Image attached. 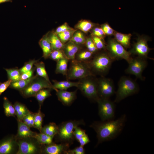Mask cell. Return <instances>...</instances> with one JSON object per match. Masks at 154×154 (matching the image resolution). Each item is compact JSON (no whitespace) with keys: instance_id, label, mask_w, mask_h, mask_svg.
Segmentation results:
<instances>
[{"instance_id":"obj_1","label":"cell","mask_w":154,"mask_h":154,"mask_svg":"<svg viewBox=\"0 0 154 154\" xmlns=\"http://www.w3.org/2000/svg\"><path fill=\"white\" fill-rule=\"evenodd\" d=\"M125 115L115 120L95 121L90 126L97 133L98 143L114 139L122 130L126 119Z\"/></svg>"},{"instance_id":"obj_2","label":"cell","mask_w":154,"mask_h":154,"mask_svg":"<svg viewBox=\"0 0 154 154\" xmlns=\"http://www.w3.org/2000/svg\"><path fill=\"white\" fill-rule=\"evenodd\" d=\"M106 50L96 53L92 59L88 62L93 74L104 76L108 72L112 62Z\"/></svg>"},{"instance_id":"obj_3","label":"cell","mask_w":154,"mask_h":154,"mask_svg":"<svg viewBox=\"0 0 154 154\" xmlns=\"http://www.w3.org/2000/svg\"><path fill=\"white\" fill-rule=\"evenodd\" d=\"M66 75L67 80H80L91 76H95L92 73L88 62L74 59L71 60Z\"/></svg>"},{"instance_id":"obj_4","label":"cell","mask_w":154,"mask_h":154,"mask_svg":"<svg viewBox=\"0 0 154 154\" xmlns=\"http://www.w3.org/2000/svg\"><path fill=\"white\" fill-rule=\"evenodd\" d=\"M139 90L138 85L134 80L127 76L121 77L118 82L114 102H119L125 98L136 93Z\"/></svg>"},{"instance_id":"obj_5","label":"cell","mask_w":154,"mask_h":154,"mask_svg":"<svg viewBox=\"0 0 154 154\" xmlns=\"http://www.w3.org/2000/svg\"><path fill=\"white\" fill-rule=\"evenodd\" d=\"M113 61L123 59L128 64L132 58L129 51L114 38H109L106 44V50Z\"/></svg>"},{"instance_id":"obj_6","label":"cell","mask_w":154,"mask_h":154,"mask_svg":"<svg viewBox=\"0 0 154 154\" xmlns=\"http://www.w3.org/2000/svg\"><path fill=\"white\" fill-rule=\"evenodd\" d=\"M89 76L79 80L77 88L89 99L96 101L99 98L98 93L97 79Z\"/></svg>"},{"instance_id":"obj_7","label":"cell","mask_w":154,"mask_h":154,"mask_svg":"<svg viewBox=\"0 0 154 154\" xmlns=\"http://www.w3.org/2000/svg\"><path fill=\"white\" fill-rule=\"evenodd\" d=\"M84 124L83 121L70 120L62 123L58 127L57 135L59 139L64 143H69L74 138V131L75 127Z\"/></svg>"},{"instance_id":"obj_8","label":"cell","mask_w":154,"mask_h":154,"mask_svg":"<svg viewBox=\"0 0 154 154\" xmlns=\"http://www.w3.org/2000/svg\"><path fill=\"white\" fill-rule=\"evenodd\" d=\"M44 88L54 90L52 84L44 78L37 76L25 88L20 92L24 97L29 98L34 97L39 91Z\"/></svg>"},{"instance_id":"obj_9","label":"cell","mask_w":154,"mask_h":154,"mask_svg":"<svg viewBox=\"0 0 154 154\" xmlns=\"http://www.w3.org/2000/svg\"><path fill=\"white\" fill-rule=\"evenodd\" d=\"M18 149L17 154L41 153L42 145L34 137L17 139Z\"/></svg>"},{"instance_id":"obj_10","label":"cell","mask_w":154,"mask_h":154,"mask_svg":"<svg viewBox=\"0 0 154 154\" xmlns=\"http://www.w3.org/2000/svg\"><path fill=\"white\" fill-rule=\"evenodd\" d=\"M150 40V38L148 36L143 35L138 36L136 42L133 45L129 52L131 55H136L137 56L146 59L150 58L148 55L151 49L149 47L147 43Z\"/></svg>"},{"instance_id":"obj_11","label":"cell","mask_w":154,"mask_h":154,"mask_svg":"<svg viewBox=\"0 0 154 154\" xmlns=\"http://www.w3.org/2000/svg\"><path fill=\"white\" fill-rule=\"evenodd\" d=\"M96 102L98 105L99 115L102 121L109 120L114 117L115 105L109 98H99Z\"/></svg>"},{"instance_id":"obj_12","label":"cell","mask_w":154,"mask_h":154,"mask_svg":"<svg viewBox=\"0 0 154 154\" xmlns=\"http://www.w3.org/2000/svg\"><path fill=\"white\" fill-rule=\"evenodd\" d=\"M125 70L126 73L135 75L141 80H144L143 72L146 67L147 63L146 59L139 56L132 58Z\"/></svg>"},{"instance_id":"obj_13","label":"cell","mask_w":154,"mask_h":154,"mask_svg":"<svg viewBox=\"0 0 154 154\" xmlns=\"http://www.w3.org/2000/svg\"><path fill=\"white\" fill-rule=\"evenodd\" d=\"M97 84L99 98H109L114 93V86L111 79L101 76L97 79Z\"/></svg>"},{"instance_id":"obj_14","label":"cell","mask_w":154,"mask_h":154,"mask_svg":"<svg viewBox=\"0 0 154 154\" xmlns=\"http://www.w3.org/2000/svg\"><path fill=\"white\" fill-rule=\"evenodd\" d=\"M18 149L15 136H8L0 141V154H16Z\"/></svg>"},{"instance_id":"obj_15","label":"cell","mask_w":154,"mask_h":154,"mask_svg":"<svg viewBox=\"0 0 154 154\" xmlns=\"http://www.w3.org/2000/svg\"><path fill=\"white\" fill-rule=\"evenodd\" d=\"M69 143L60 144L53 143L42 145L41 153L46 154H66L69 150Z\"/></svg>"},{"instance_id":"obj_16","label":"cell","mask_w":154,"mask_h":154,"mask_svg":"<svg viewBox=\"0 0 154 154\" xmlns=\"http://www.w3.org/2000/svg\"><path fill=\"white\" fill-rule=\"evenodd\" d=\"M77 90L73 92L58 90L56 95L59 101L65 106H69L76 98Z\"/></svg>"},{"instance_id":"obj_17","label":"cell","mask_w":154,"mask_h":154,"mask_svg":"<svg viewBox=\"0 0 154 154\" xmlns=\"http://www.w3.org/2000/svg\"><path fill=\"white\" fill-rule=\"evenodd\" d=\"M81 45L70 41L64 44L62 49L68 59L73 60L75 59L76 54L81 48Z\"/></svg>"},{"instance_id":"obj_18","label":"cell","mask_w":154,"mask_h":154,"mask_svg":"<svg viewBox=\"0 0 154 154\" xmlns=\"http://www.w3.org/2000/svg\"><path fill=\"white\" fill-rule=\"evenodd\" d=\"M17 122V133L15 136L17 139L34 137L36 133L32 131L30 128L22 121Z\"/></svg>"},{"instance_id":"obj_19","label":"cell","mask_w":154,"mask_h":154,"mask_svg":"<svg viewBox=\"0 0 154 154\" xmlns=\"http://www.w3.org/2000/svg\"><path fill=\"white\" fill-rule=\"evenodd\" d=\"M48 32L43 36L39 41V44L42 52V57L45 59L49 58L52 51L51 43L48 36Z\"/></svg>"},{"instance_id":"obj_20","label":"cell","mask_w":154,"mask_h":154,"mask_svg":"<svg viewBox=\"0 0 154 154\" xmlns=\"http://www.w3.org/2000/svg\"><path fill=\"white\" fill-rule=\"evenodd\" d=\"M113 35L116 40L125 48H130L132 36L131 34H123L115 31Z\"/></svg>"},{"instance_id":"obj_21","label":"cell","mask_w":154,"mask_h":154,"mask_svg":"<svg viewBox=\"0 0 154 154\" xmlns=\"http://www.w3.org/2000/svg\"><path fill=\"white\" fill-rule=\"evenodd\" d=\"M13 106L17 121H22L24 117L31 112L25 105L20 102H15Z\"/></svg>"},{"instance_id":"obj_22","label":"cell","mask_w":154,"mask_h":154,"mask_svg":"<svg viewBox=\"0 0 154 154\" xmlns=\"http://www.w3.org/2000/svg\"><path fill=\"white\" fill-rule=\"evenodd\" d=\"M52 86L54 90L56 91L58 90H66L69 88L73 87H77L78 82H72L69 80L58 81L53 80Z\"/></svg>"},{"instance_id":"obj_23","label":"cell","mask_w":154,"mask_h":154,"mask_svg":"<svg viewBox=\"0 0 154 154\" xmlns=\"http://www.w3.org/2000/svg\"><path fill=\"white\" fill-rule=\"evenodd\" d=\"M97 25L90 20L81 19L78 22L74 27L75 29L86 33L90 31Z\"/></svg>"},{"instance_id":"obj_24","label":"cell","mask_w":154,"mask_h":154,"mask_svg":"<svg viewBox=\"0 0 154 154\" xmlns=\"http://www.w3.org/2000/svg\"><path fill=\"white\" fill-rule=\"evenodd\" d=\"M37 76L36 75L27 79H21L17 81L12 82L9 87L20 91L25 88Z\"/></svg>"},{"instance_id":"obj_25","label":"cell","mask_w":154,"mask_h":154,"mask_svg":"<svg viewBox=\"0 0 154 154\" xmlns=\"http://www.w3.org/2000/svg\"><path fill=\"white\" fill-rule=\"evenodd\" d=\"M48 36L51 44L52 51L63 49L64 44L61 42L54 32H48Z\"/></svg>"},{"instance_id":"obj_26","label":"cell","mask_w":154,"mask_h":154,"mask_svg":"<svg viewBox=\"0 0 154 154\" xmlns=\"http://www.w3.org/2000/svg\"><path fill=\"white\" fill-rule=\"evenodd\" d=\"M34 65L36 70V75L44 78L52 84L46 70L44 63L43 62L38 61L34 64Z\"/></svg>"},{"instance_id":"obj_27","label":"cell","mask_w":154,"mask_h":154,"mask_svg":"<svg viewBox=\"0 0 154 154\" xmlns=\"http://www.w3.org/2000/svg\"><path fill=\"white\" fill-rule=\"evenodd\" d=\"M58 130V126L55 123L51 122L42 127L40 132L54 137L57 134Z\"/></svg>"},{"instance_id":"obj_28","label":"cell","mask_w":154,"mask_h":154,"mask_svg":"<svg viewBox=\"0 0 154 154\" xmlns=\"http://www.w3.org/2000/svg\"><path fill=\"white\" fill-rule=\"evenodd\" d=\"M69 60L68 58H64L57 61L55 73L61 74L66 76L68 71V64Z\"/></svg>"},{"instance_id":"obj_29","label":"cell","mask_w":154,"mask_h":154,"mask_svg":"<svg viewBox=\"0 0 154 154\" xmlns=\"http://www.w3.org/2000/svg\"><path fill=\"white\" fill-rule=\"evenodd\" d=\"M52 89L44 88L41 89L34 96L38 101L39 106H41L45 100L51 96Z\"/></svg>"},{"instance_id":"obj_30","label":"cell","mask_w":154,"mask_h":154,"mask_svg":"<svg viewBox=\"0 0 154 154\" xmlns=\"http://www.w3.org/2000/svg\"><path fill=\"white\" fill-rule=\"evenodd\" d=\"M3 107L5 115L7 117L16 116L15 112L13 105L6 97L3 98Z\"/></svg>"},{"instance_id":"obj_31","label":"cell","mask_w":154,"mask_h":154,"mask_svg":"<svg viewBox=\"0 0 154 154\" xmlns=\"http://www.w3.org/2000/svg\"><path fill=\"white\" fill-rule=\"evenodd\" d=\"M41 106H39L37 112L34 113V127L38 129L40 132L42 127V124L44 114L41 111Z\"/></svg>"},{"instance_id":"obj_32","label":"cell","mask_w":154,"mask_h":154,"mask_svg":"<svg viewBox=\"0 0 154 154\" xmlns=\"http://www.w3.org/2000/svg\"><path fill=\"white\" fill-rule=\"evenodd\" d=\"M93 54L87 49L79 51L76 55L75 59L81 61L88 62L92 58Z\"/></svg>"},{"instance_id":"obj_33","label":"cell","mask_w":154,"mask_h":154,"mask_svg":"<svg viewBox=\"0 0 154 154\" xmlns=\"http://www.w3.org/2000/svg\"><path fill=\"white\" fill-rule=\"evenodd\" d=\"M86 38L83 32L77 29L74 33L69 41L76 44H85Z\"/></svg>"},{"instance_id":"obj_34","label":"cell","mask_w":154,"mask_h":154,"mask_svg":"<svg viewBox=\"0 0 154 154\" xmlns=\"http://www.w3.org/2000/svg\"><path fill=\"white\" fill-rule=\"evenodd\" d=\"M7 72L8 79L15 81L21 79V74L19 69L17 68H5Z\"/></svg>"},{"instance_id":"obj_35","label":"cell","mask_w":154,"mask_h":154,"mask_svg":"<svg viewBox=\"0 0 154 154\" xmlns=\"http://www.w3.org/2000/svg\"><path fill=\"white\" fill-rule=\"evenodd\" d=\"M34 137L41 145H47L52 143L53 138L42 132L37 133Z\"/></svg>"},{"instance_id":"obj_36","label":"cell","mask_w":154,"mask_h":154,"mask_svg":"<svg viewBox=\"0 0 154 154\" xmlns=\"http://www.w3.org/2000/svg\"><path fill=\"white\" fill-rule=\"evenodd\" d=\"M77 29H74L57 34L61 42L65 44L69 41L73 33Z\"/></svg>"},{"instance_id":"obj_37","label":"cell","mask_w":154,"mask_h":154,"mask_svg":"<svg viewBox=\"0 0 154 154\" xmlns=\"http://www.w3.org/2000/svg\"><path fill=\"white\" fill-rule=\"evenodd\" d=\"M49 58L56 62L61 59L68 58L62 49L52 50Z\"/></svg>"},{"instance_id":"obj_38","label":"cell","mask_w":154,"mask_h":154,"mask_svg":"<svg viewBox=\"0 0 154 154\" xmlns=\"http://www.w3.org/2000/svg\"><path fill=\"white\" fill-rule=\"evenodd\" d=\"M91 37L95 44L98 50H106V43L104 40L98 37L91 35Z\"/></svg>"},{"instance_id":"obj_39","label":"cell","mask_w":154,"mask_h":154,"mask_svg":"<svg viewBox=\"0 0 154 154\" xmlns=\"http://www.w3.org/2000/svg\"><path fill=\"white\" fill-rule=\"evenodd\" d=\"M97 25L95 26L90 31L91 35H94L99 37L104 40V38L106 35L101 28Z\"/></svg>"},{"instance_id":"obj_40","label":"cell","mask_w":154,"mask_h":154,"mask_svg":"<svg viewBox=\"0 0 154 154\" xmlns=\"http://www.w3.org/2000/svg\"><path fill=\"white\" fill-rule=\"evenodd\" d=\"M85 44L88 50L94 54L98 50L96 48L91 37L86 38Z\"/></svg>"},{"instance_id":"obj_41","label":"cell","mask_w":154,"mask_h":154,"mask_svg":"<svg viewBox=\"0 0 154 154\" xmlns=\"http://www.w3.org/2000/svg\"><path fill=\"white\" fill-rule=\"evenodd\" d=\"M38 61L35 59L31 60L25 63L24 66L19 69L21 73V74L31 70L34 64Z\"/></svg>"},{"instance_id":"obj_42","label":"cell","mask_w":154,"mask_h":154,"mask_svg":"<svg viewBox=\"0 0 154 154\" xmlns=\"http://www.w3.org/2000/svg\"><path fill=\"white\" fill-rule=\"evenodd\" d=\"M22 121L30 128L34 127L33 113L31 112L27 115L24 117Z\"/></svg>"},{"instance_id":"obj_43","label":"cell","mask_w":154,"mask_h":154,"mask_svg":"<svg viewBox=\"0 0 154 154\" xmlns=\"http://www.w3.org/2000/svg\"><path fill=\"white\" fill-rule=\"evenodd\" d=\"M106 35H113L115 31L108 23H106L100 25V26Z\"/></svg>"},{"instance_id":"obj_44","label":"cell","mask_w":154,"mask_h":154,"mask_svg":"<svg viewBox=\"0 0 154 154\" xmlns=\"http://www.w3.org/2000/svg\"><path fill=\"white\" fill-rule=\"evenodd\" d=\"M86 134L85 131L78 126L75 127L73 132L74 138L78 141Z\"/></svg>"},{"instance_id":"obj_45","label":"cell","mask_w":154,"mask_h":154,"mask_svg":"<svg viewBox=\"0 0 154 154\" xmlns=\"http://www.w3.org/2000/svg\"><path fill=\"white\" fill-rule=\"evenodd\" d=\"M74 29L70 27L66 22L58 27L56 29L55 33L56 34L67 31L72 30Z\"/></svg>"},{"instance_id":"obj_46","label":"cell","mask_w":154,"mask_h":154,"mask_svg":"<svg viewBox=\"0 0 154 154\" xmlns=\"http://www.w3.org/2000/svg\"><path fill=\"white\" fill-rule=\"evenodd\" d=\"M85 152L84 147L80 146L73 149L68 150L66 154H84Z\"/></svg>"},{"instance_id":"obj_47","label":"cell","mask_w":154,"mask_h":154,"mask_svg":"<svg viewBox=\"0 0 154 154\" xmlns=\"http://www.w3.org/2000/svg\"><path fill=\"white\" fill-rule=\"evenodd\" d=\"M35 70V68L33 67L30 70L23 73L21 74V79H27L32 77Z\"/></svg>"},{"instance_id":"obj_48","label":"cell","mask_w":154,"mask_h":154,"mask_svg":"<svg viewBox=\"0 0 154 154\" xmlns=\"http://www.w3.org/2000/svg\"><path fill=\"white\" fill-rule=\"evenodd\" d=\"M12 82L11 80L8 79L4 82L1 83L0 84V96L8 87H9Z\"/></svg>"},{"instance_id":"obj_49","label":"cell","mask_w":154,"mask_h":154,"mask_svg":"<svg viewBox=\"0 0 154 154\" xmlns=\"http://www.w3.org/2000/svg\"><path fill=\"white\" fill-rule=\"evenodd\" d=\"M78 141L80 143V146L84 147V145L90 142V140L88 135L86 134L80 139Z\"/></svg>"},{"instance_id":"obj_50","label":"cell","mask_w":154,"mask_h":154,"mask_svg":"<svg viewBox=\"0 0 154 154\" xmlns=\"http://www.w3.org/2000/svg\"><path fill=\"white\" fill-rule=\"evenodd\" d=\"M12 0H0V4L7 2H10Z\"/></svg>"},{"instance_id":"obj_51","label":"cell","mask_w":154,"mask_h":154,"mask_svg":"<svg viewBox=\"0 0 154 154\" xmlns=\"http://www.w3.org/2000/svg\"><path fill=\"white\" fill-rule=\"evenodd\" d=\"M1 83V82H0V84Z\"/></svg>"}]
</instances>
